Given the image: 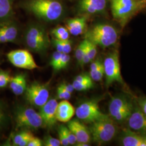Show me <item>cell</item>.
Returning <instances> with one entry per match:
<instances>
[{
  "mask_svg": "<svg viewBox=\"0 0 146 146\" xmlns=\"http://www.w3.org/2000/svg\"><path fill=\"white\" fill-rule=\"evenodd\" d=\"M62 53V52L56 51L53 52L52 54V59L50 62V65L52 67L53 69L55 71H57V69L60 63Z\"/></svg>",
  "mask_w": 146,
  "mask_h": 146,
  "instance_id": "cell-29",
  "label": "cell"
},
{
  "mask_svg": "<svg viewBox=\"0 0 146 146\" xmlns=\"http://www.w3.org/2000/svg\"><path fill=\"white\" fill-rule=\"evenodd\" d=\"M103 64L107 87H109L114 82L123 84L121 73L119 54L117 50L109 54L105 58Z\"/></svg>",
  "mask_w": 146,
  "mask_h": 146,
  "instance_id": "cell-8",
  "label": "cell"
},
{
  "mask_svg": "<svg viewBox=\"0 0 146 146\" xmlns=\"http://www.w3.org/2000/svg\"><path fill=\"white\" fill-rule=\"evenodd\" d=\"M11 77L10 74L7 72H0V88H5L11 82Z\"/></svg>",
  "mask_w": 146,
  "mask_h": 146,
  "instance_id": "cell-28",
  "label": "cell"
},
{
  "mask_svg": "<svg viewBox=\"0 0 146 146\" xmlns=\"http://www.w3.org/2000/svg\"><path fill=\"white\" fill-rule=\"evenodd\" d=\"M53 43L55 46V47L56 49V51L59 52H62L63 49V41L62 40H60L55 38L53 40Z\"/></svg>",
  "mask_w": 146,
  "mask_h": 146,
  "instance_id": "cell-39",
  "label": "cell"
},
{
  "mask_svg": "<svg viewBox=\"0 0 146 146\" xmlns=\"http://www.w3.org/2000/svg\"><path fill=\"white\" fill-rule=\"evenodd\" d=\"M134 106L132 100L125 94L112 96L109 104L110 116L116 123L122 124L126 122Z\"/></svg>",
  "mask_w": 146,
  "mask_h": 146,
  "instance_id": "cell-5",
  "label": "cell"
},
{
  "mask_svg": "<svg viewBox=\"0 0 146 146\" xmlns=\"http://www.w3.org/2000/svg\"><path fill=\"white\" fill-rule=\"evenodd\" d=\"M61 86H62L63 88L66 89L68 92L69 93H70L71 94L73 93L74 90H75L74 88L73 87V84H68V83H62L60 84Z\"/></svg>",
  "mask_w": 146,
  "mask_h": 146,
  "instance_id": "cell-41",
  "label": "cell"
},
{
  "mask_svg": "<svg viewBox=\"0 0 146 146\" xmlns=\"http://www.w3.org/2000/svg\"><path fill=\"white\" fill-rule=\"evenodd\" d=\"M87 52L90 62L93 61L97 54V46L92 42L87 40Z\"/></svg>",
  "mask_w": 146,
  "mask_h": 146,
  "instance_id": "cell-26",
  "label": "cell"
},
{
  "mask_svg": "<svg viewBox=\"0 0 146 146\" xmlns=\"http://www.w3.org/2000/svg\"><path fill=\"white\" fill-rule=\"evenodd\" d=\"M120 141L123 146H146V135L128 128L122 131Z\"/></svg>",
  "mask_w": 146,
  "mask_h": 146,
  "instance_id": "cell-15",
  "label": "cell"
},
{
  "mask_svg": "<svg viewBox=\"0 0 146 146\" xmlns=\"http://www.w3.org/2000/svg\"><path fill=\"white\" fill-rule=\"evenodd\" d=\"M58 103L55 99L48 100L47 102L40 107L39 114L42 118V126L48 129H51L56 125L57 120L56 112Z\"/></svg>",
  "mask_w": 146,
  "mask_h": 146,
  "instance_id": "cell-13",
  "label": "cell"
},
{
  "mask_svg": "<svg viewBox=\"0 0 146 146\" xmlns=\"http://www.w3.org/2000/svg\"><path fill=\"white\" fill-rule=\"evenodd\" d=\"M89 130L92 139L98 143H105L111 141L117 135L116 123L110 115H106L90 123Z\"/></svg>",
  "mask_w": 146,
  "mask_h": 146,
  "instance_id": "cell-3",
  "label": "cell"
},
{
  "mask_svg": "<svg viewBox=\"0 0 146 146\" xmlns=\"http://www.w3.org/2000/svg\"><path fill=\"white\" fill-rule=\"evenodd\" d=\"M7 58L16 67L29 70L38 68L31 53L27 50H13L8 53Z\"/></svg>",
  "mask_w": 146,
  "mask_h": 146,
  "instance_id": "cell-11",
  "label": "cell"
},
{
  "mask_svg": "<svg viewBox=\"0 0 146 146\" xmlns=\"http://www.w3.org/2000/svg\"><path fill=\"white\" fill-rule=\"evenodd\" d=\"M63 129L67 140H68L69 145H75V144L77 142V139L75 136L68 128V127H66L65 125H62Z\"/></svg>",
  "mask_w": 146,
  "mask_h": 146,
  "instance_id": "cell-27",
  "label": "cell"
},
{
  "mask_svg": "<svg viewBox=\"0 0 146 146\" xmlns=\"http://www.w3.org/2000/svg\"><path fill=\"white\" fill-rule=\"evenodd\" d=\"M107 0H81L80 10L88 14H96L102 13L106 9Z\"/></svg>",
  "mask_w": 146,
  "mask_h": 146,
  "instance_id": "cell-16",
  "label": "cell"
},
{
  "mask_svg": "<svg viewBox=\"0 0 146 146\" xmlns=\"http://www.w3.org/2000/svg\"><path fill=\"white\" fill-rule=\"evenodd\" d=\"M85 39L97 46L107 48L112 46L116 43L118 40V33L110 25L98 23L86 33Z\"/></svg>",
  "mask_w": 146,
  "mask_h": 146,
  "instance_id": "cell-1",
  "label": "cell"
},
{
  "mask_svg": "<svg viewBox=\"0 0 146 146\" xmlns=\"http://www.w3.org/2000/svg\"><path fill=\"white\" fill-rule=\"evenodd\" d=\"M68 128L76 137L77 142H90L92 137L89 128L79 120L74 119L68 121Z\"/></svg>",
  "mask_w": 146,
  "mask_h": 146,
  "instance_id": "cell-14",
  "label": "cell"
},
{
  "mask_svg": "<svg viewBox=\"0 0 146 146\" xmlns=\"http://www.w3.org/2000/svg\"><path fill=\"white\" fill-rule=\"evenodd\" d=\"M25 92L27 101L35 107H41L49 100V93L46 84L33 82L27 87Z\"/></svg>",
  "mask_w": 146,
  "mask_h": 146,
  "instance_id": "cell-10",
  "label": "cell"
},
{
  "mask_svg": "<svg viewBox=\"0 0 146 146\" xmlns=\"http://www.w3.org/2000/svg\"><path fill=\"white\" fill-rule=\"evenodd\" d=\"M9 85L12 92L16 95H20L25 93L27 87L25 74H20L12 77Z\"/></svg>",
  "mask_w": 146,
  "mask_h": 146,
  "instance_id": "cell-20",
  "label": "cell"
},
{
  "mask_svg": "<svg viewBox=\"0 0 146 146\" xmlns=\"http://www.w3.org/2000/svg\"><path fill=\"white\" fill-rule=\"evenodd\" d=\"M86 47H87V40L84 39V41L80 43L75 52V58L80 64H81V62L84 57V54L86 52Z\"/></svg>",
  "mask_w": 146,
  "mask_h": 146,
  "instance_id": "cell-24",
  "label": "cell"
},
{
  "mask_svg": "<svg viewBox=\"0 0 146 146\" xmlns=\"http://www.w3.org/2000/svg\"><path fill=\"white\" fill-rule=\"evenodd\" d=\"M57 95L58 98L61 100H68L71 98V93L68 92L66 89L63 88L60 85L57 88Z\"/></svg>",
  "mask_w": 146,
  "mask_h": 146,
  "instance_id": "cell-30",
  "label": "cell"
},
{
  "mask_svg": "<svg viewBox=\"0 0 146 146\" xmlns=\"http://www.w3.org/2000/svg\"><path fill=\"white\" fill-rule=\"evenodd\" d=\"M27 45L35 52H44L49 47V40L46 30L40 26L31 27L26 35Z\"/></svg>",
  "mask_w": 146,
  "mask_h": 146,
  "instance_id": "cell-7",
  "label": "cell"
},
{
  "mask_svg": "<svg viewBox=\"0 0 146 146\" xmlns=\"http://www.w3.org/2000/svg\"><path fill=\"white\" fill-rule=\"evenodd\" d=\"M87 19L86 17H81L69 20L66 24V28L70 34L78 36L83 34L86 28Z\"/></svg>",
  "mask_w": 146,
  "mask_h": 146,
  "instance_id": "cell-19",
  "label": "cell"
},
{
  "mask_svg": "<svg viewBox=\"0 0 146 146\" xmlns=\"http://www.w3.org/2000/svg\"><path fill=\"white\" fill-rule=\"evenodd\" d=\"M89 75L92 79L94 81H101L104 75V64L94 70H90Z\"/></svg>",
  "mask_w": 146,
  "mask_h": 146,
  "instance_id": "cell-25",
  "label": "cell"
},
{
  "mask_svg": "<svg viewBox=\"0 0 146 146\" xmlns=\"http://www.w3.org/2000/svg\"><path fill=\"white\" fill-rule=\"evenodd\" d=\"M43 144L46 146H60L61 143L58 139L54 138L50 135H48L44 137Z\"/></svg>",
  "mask_w": 146,
  "mask_h": 146,
  "instance_id": "cell-31",
  "label": "cell"
},
{
  "mask_svg": "<svg viewBox=\"0 0 146 146\" xmlns=\"http://www.w3.org/2000/svg\"><path fill=\"white\" fill-rule=\"evenodd\" d=\"M16 127L19 128L36 130L42 127V118L38 113L33 108L19 107L15 112Z\"/></svg>",
  "mask_w": 146,
  "mask_h": 146,
  "instance_id": "cell-6",
  "label": "cell"
},
{
  "mask_svg": "<svg viewBox=\"0 0 146 146\" xmlns=\"http://www.w3.org/2000/svg\"><path fill=\"white\" fill-rule=\"evenodd\" d=\"M17 36L16 27L11 23H0V43L11 42Z\"/></svg>",
  "mask_w": 146,
  "mask_h": 146,
  "instance_id": "cell-18",
  "label": "cell"
},
{
  "mask_svg": "<svg viewBox=\"0 0 146 146\" xmlns=\"http://www.w3.org/2000/svg\"><path fill=\"white\" fill-rule=\"evenodd\" d=\"M142 1H144V2H145L146 3V0H142Z\"/></svg>",
  "mask_w": 146,
  "mask_h": 146,
  "instance_id": "cell-43",
  "label": "cell"
},
{
  "mask_svg": "<svg viewBox=\"0 0 146 146\" xmlns=\"http://www.w3.org/2000/svg\"><path fill=\"white\" fill-rule=\"evenodd\" d=\"M93 80H89L86 81H78L74 80L73 81V86L74 89L78 91H86L94 87Z\"/></svg>",
  "mask_w": 146,
  "mask_h": 146,
  "instance_id": "cell-23",
  "label": "cell"
},
{
  "mask_svg": "<svg viewBox=\"0 0 146 146\" xmlns=\"http://www.w3.org/2000/svg\"><path fill=\"white\" fill-rule=\"evenodd\" d=\"M58 139L60 141L61 145L63 146H67L69 145L68 141L65 135V134L64 133V131L63 129L62 125H60L58 128Z\"/></svg>",
  "mask_w": 146,
  "mask_h": 146,
  "instance_id": "cell-33",
  "label": "cell"
},
{
  "mask_svg": "<svg viewBox=\"0 0 146 146\" xmlns=\"http://www.w3.org/2000/svg\"><path fill=\"white\" fill-rule=\"evenodd\" d=\"M29 8L36 16L48 21L58 19L63 10L61 3L56 0H31Z\"/></svg>",
  "mask_w": 146,
  "mask_h": 146,
  "instance_id": "cell-4",
  "label": "cell"
},
{
  "mask_svg": "<svg viewBox=\"0 0 146 146\" xmlns=\"http://www.w3.org/2000/svg\"><path fill=\"white\" fill-rule=\"evenodd\" d=\"M137 104L146 115V98H140L136 100Z\"/></svg>",
  "mask_w": 146,
  "mask_h": 146,
  "instance_id": "cell-36",
  "label": "cell"
},
{
  "mask_svg": "<svg viewBox=\"0 0 146 146\" xmlns=\"http://www.w3.org/2000/svg\"><path fill=\"white\" fill-rule=\"evenodd\" d=\"M75 145L77 146H90L89 143H84V142H76V143L75 144Z\"/></svg>",
  "mask_w": 146,
  "mask_h": 146,
  "instance_id": "cell-42",
  "label": "cell"
},
{
  "mask_svg": "<svg viewBox=\"0 0 146 146\" xmlns=\"http://www.w3.org/2000/svg\"><path fill=\"white\" fill-rule=\"evenodd\" d=\"M33 134L29 131H22L14 136L13 142L14 146H27Z\"/></svg>",
  "mask_w": 146,
  "mask_h": 146,
  "instance_id": "cell-21",
  "label": "cell"
},
{
  "mask_svg": "<svg viewBox=\"0 0 146 146\" xmlns=\"http://www.w3.org/2000/svg\"><path fill=\"white\" fill-rule=\"evenodd\" d=\"M67 31H68V29L66 28V27L65 28L63 27H58L52 30V34L56 38H58Z\"/></svg>",
  "mask_w": 146,
  "mask_h": 146,
  "instance_id": "cell-34",
  "label": "cell"
},
{
  "mask_svg": "<svg viewBox=\"0 0 146 146\" xmlns=\"http://www.w3.org/2000/svg\"><path fill=\"white\" fill-rule=\"evenodd\" d=\"M63 41L62 52L64 54H67L71 52L72 50V43L71 41L68 39L66 40H64Z\"/></svg>",
  "mask_w": 146,
  "mask_h": 146,
  "instance_id": "cell-35",
  "label": "cell"
},
{
  "mask_svg": "<svg viewBox=\"0 0 146 146\" xmlns=\"http://www.w3.org/2000/svg\"><path fill=\"white\" fill-rule=\"evenodd\" d=\"M43 146L42 140L36 137L33 136L31 141L28 143L27 146Z\"/></svg>",
  "mask_w": 146,
  "mask_h": 146,
  "instance_id": "cell-37",
  "label": "cell"
},
{
  "mask_svg": "<svg viewBox=\"0 0 146 146\" xmlns=\"http://www.w3.org/2000/svg\"><path fill=\"white\" fill-rule=\"evenodd\" d=\"M75 114L79 120L87 123H92L106 116L100 109L97 100L84 101L75 110Z\"/></svg>",
  "mask_w": 146,
  "mask_h": 146,
  "instance_id": "cell-9",
  "label": "cell"
},
{
  "mask_svg": "<svg viewBox=\"0 0 146 146\" xmlns=\"http://www.w3.org/2000/svg\"><path fill=\"white\" fill-rule=\"evenodd\" d=\"M92 79L91 78L89 74L87 73H84L78 75L74 80L78 81H89L92 80Z\"/></svg>",
  "mask_w": 146,
  "mask_h": 146,
  "instance_id": "cell-38",
  "label": "cell"
},
{
  "mask_svg": "<svg viewBox=\"0 0 146 146\" xmlns=\"http://www.w3.org/2000/svg\"><path fill=\"white\" fill-rule=\"evenodd\" d=\"M12 11L11 0H0V20L9 15Z\"/></svg>",
  "mask_w": 146,
  "mask_h": 146,
  "instance_id": "cell-22",
  "label": "cell"
},
{
  "mask_svg": "<svg viewBox=\"0 0 146 146\" xmlns=\"http://www.w3.org/2000/svg\"><path fill=\"white\" fill-rule=\"evenodd\" d=\"M75 114V110L68 100H63L58 104L56 112V118L58 121L68 122Z\"/></svg>",
  "mask_w": 146,
  "mask_h": 146,
  "instance_id": "cell-17",
  "label": "cell"
},
{
  "mask_svg": "<svg viewBox=\"0 0 146 146\" xmlns=\"http://www.w3.org/2000/svg\"><path fill=\"white\" fill-rule=\"evenodd\" d=\"M127 122L129 129L146 135V115L137 104H134V108Z\"/></svg>",
  "mask_w": 146,
  "mask_h": 146,
  "instance_id": "cell-12",
  "label": "cell"
},
{
  "mask_svg": "<svg viewBox=\"0 0 146 146\" xmlns=\"http://www.w3.org/2000/svg\"><path fill=\"white\" fill-rule=\"evenodd\" d=\"M110 2L113 16L122 27L146 5L142 0H110Z\"/></svg>",
  "mask_w": 146,
  "mask_h": 146,
  "instance_id": "cell-2",
  "label": "cell"
},
{
  "mask_svg": "<svg viewBox=\"0 0 146 146\" xmlns=\"http://www.w3.org/2000/svg\"><path fill=\"white\" fill-rule=\"evenodd\" d=\"M7 122V116L5 112L0 107V129L3 127Z\"/></svg>",
  "mask_w": 146,
  "mask_h": 146,
  "instance_id": "cell-40",
  "label": "cell"
},
{
  "mask_svg": "<svg viewBox=\"0 0 146 146\" xmlns=\"http://www.w3.org/2000/svg\"><path fill=\"white\" fill-rule=\"evenodd\" d=\"M70 56L68 54L62 52L61 55V57L60 58L59 64L58 66L57 71L60 70L61 69L66 68L70 61Z\"/></svg>",
  "mask_w": 146,
  "mask_h": 146,
  "instance_id": "cell-32",
  "label": "cell"
}]
</instances>
